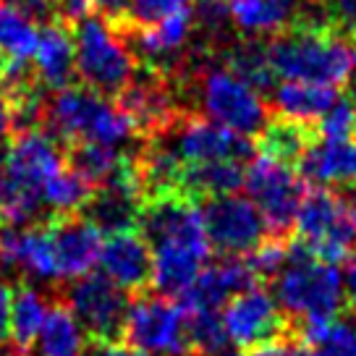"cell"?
Returning <instances> with one entry per match:
<instances>
[{"label":"cell","instance_id":"cell-1","mask_svg":"<svg viewBox=\"0 0 356 356\" xmlns=\"http://www.w3.org/2000/svg\"><path fill=\"white\" fill-rule=\"evenodd\" d=\"M139 234L152 249L157 296H184L210 259V238L197 202L184 194L152 197L142 207Z\"/></svg>","mask_w":356,"mask_h":356},{"label":"cell","instance_id":"cell-2","mask_svg":"<svg viewBox=\"0 0 356 356\" xmlns=\"http://www.w3.org/2000/svg\"><path fill=\"white\" fill-rule=\"evenodd\" d=\"M275 76L338 87L356 74V40L325 24L296 22L267 40Z\"/></svg>","mask_w":356,"mask_h":356},{"label":"cell","instance_id":"cell-3","mask_svg":"<svg viewBox=\"0 0 356 356\" xmlns=\"http://www.w3.org/2000/svg\"><path fill=\"white\" fill-rule=\"evenodd\" d=\"M47 134L68 145H102L118 149L139 136L136 123L121 105L87 87H66L44 100Z\"/></svg>","mask_w":356,"mask_h":356},{"label":"cell","instance_id":"cell-4","mask_svg":"<svg viewBox=\"0 0 356 356\" xmlns=\"http://www.w3.org/2000/svg\"><path fill=\"white\" fill-rule=\"evenodd\" d=\"M3 170L6 191L0 200V215L13 225H26L42 210L44 186L63 170V149L53 134L29 129L8 145Z\"/></svg>","mask_w":356,"mask_h":356},{"label":"cell","instance_id":"cell-5","mask_svg":"<svg viewBox=\"0 0 356 356\" xmlns=\"http://www.w3.org/2000/svg\"><path fill=\"white\" fill-rule=\"evenodd\" d=\"M280 309L293 320H335L348 312L343 275L335 265L320 262L293 238L289 259L275 280Z\"/></svg>","mask_w":356,"mask_h":356},{"label":"cell","instance_id":"cell-6","mask_svg":"<svg viewBox=\"0 0 356 356\" xmlns=\"http://www.w3.org/2000/svg\"><path fill=\"white\" fill-rule=\"evenodd\" d=\"M76 76L102 97L123 95L136 79V56L118 26L102 16H87L74 29Z\"/></svg>","mask_w":356,"mask_h":356},{"label":"cell","instance_id":"cell-7","mask_svg":"<svg viewBox=\"0 0 356 356\" xmlns=\"http://www.w3.org/2000/svg\"><path fill=\"white\" fill-rule=\"evenodd\" d=\"M186 79H189L191 95L200 105V115L241 136L246 134L257 136L265 129L273 111H267L259 92L246 87L234 71H228L225 66L200 63L194 71H189Z\"/></svg>","mask_w":356,"mask_h":356},{"label":"cell","instance_id":"cell-8","mask_svg":"<svg viewBox=\"0 0 356 356\" xmlns=\"http://www.w3.org/2000/svg\"><path fill=\"white\" fill-rule=\"evenodd\" d=\"M293 238L307 246L312 257L327 265H338L356 254V222L346 210L341 191L323 186L307 189Z\"/></svg>","mask_w":356,"mask_h":356},{"label":"cell","instance_id":"cell-9","mask_svg":"<svg viewBox=\"0 0 356 356\" xmlns=\"http://www.w3.org/2000/svg\"><path fill=\"white\" fill-rule=\"evenodd\" d=\"M149 142H157L181 168L207 163H249L254 155V145L246 136L212 123L200 113H184L165 134Z\"/></svg>","mask_w":356,"mask_h":356},{"label":"cell","instance_id":"cell-10","mask_svg":"<svg viewBox=\"0 0 356 356\" xmlns=\"http://www.w3.org/2000/svg\"><path fill=\"white\" fill-rule=\"evenodd\" d=\"M304 184L307 181L296 168L270 157H257L246 168L244 189L249 191V200L257 204V210L262 212L267 234L273 238H293L301 200L307 194Z\"/></svg>","mask_w":356,"mask_h":356},{"label":"cell","instance_id":"cell-11","mask_svg":"<svg viewBox=\"0 0 356 356\" xmlns=\"http://www.w3.org/2000/svg\"><path fill=\"white\" fill-rule=\"evenodd\" d=\"M126 343L145 356H184L191 351L186 312L168 296H139L126 312Z\"/></svg>","mask_w":356,"mask_h":356},{"label":"cell","instance_id":"cell-12","mask_svg":"<svg viewBox=\"0 0 356 356\" xmlns=\"http://www.w3.org/2000/svg\"><path fill=\"white\" fill-rule=\"evenodd\" d=\"M202 222L210 246L222 257H249L265 244L270 234L257 204L238 194L202 202Z\"/></svg>","mask_w":356,"mask_h":356},{"label":"cell","instance_id":"cell-13","mask_svg":"<svg viewBox=\"0 0 356 356\" xmlns=\"http://www.w3.org/2000/svg\"><path fill=\"white\" fill-rule=\"evenodd\" d=\"M225 335L241 348H254L286 335H299V323L280 309V304L265 291V286L238 293L222 309Z\"/></svg>","mask_w":356,"mask_h":356},{"label":"cell","instance_id":"cell-14","mask_svg":"<svg viewBox=\"0 0 356 356\" xmlns=\"http://www.w3.org/2000/svg\"><path fill=\"white\" fill-rule=\"evenodd\" d=\"M68 309L74 312L81 327L92 335L97 343L100 341H113L118 333H123L126 323V291H121L113 280L105 275H87L81 280H74L68 291Z\"/></svg>","mask_w":356,"mask_h":356},{"label":"cell","instance_id":"cell-15","mask_svg":"<svg viewBox=\"0 0 356 356\" xmlns=\"http://www.w3.org/2000/svg\"><path fill=\"white\" fill-rule=\"evenodd\" d=\"M58 280H81L100 265L102 234L89 218H58L47 228Z\"/></svg>","mask_w":356,"mask_h":356},{"label":"cell","instance_id":"cell-16","mask_svg":"<svg viewBox=\"0 0 356 356\" xmlns=\"http://www.w3.org/2000/svg\"><path fill=\"white\" fill-rule=\"evenodd\" d=\"M100 267L121 291H142L152 283V249L139 231L113 234L102 244Z\"/></svg>","mask_w":356,"mask_h":356},{"label":"cell","instance_id":"cell-17","mask_svg":"<svg viewBox=\"0 0 356 356\" xmlns=\"http://www.w3.org/2000/svg\"><path fill=\"white\" fill-rule=\"evenodd\" d=\"M0 270H16L34 280H58L47 228L11 225L0 231Z\"/></svg>","mask_w":356,"mask_h":356},{"label":"cell","instance_id":"cell-18","mask_svg":"<svg viewBox=\"0 0 356 356\" xmlns=\"http://www.w3.org/2000/svg\"><path fill=\"white\" fill-rule=\"evenodd\" d=\"M320 142H323V136H320L317 121H301V118H291V115L273 111L265 129L257 134L254 147L262 152V157L299 168L307 152Z\"/></svg>","mask_w":356,"mask_h":356},{"label":"cell","instance_id":"cell-19","mask_svg":"<svg viewBox=\"0 0 356 356\" xmlns=\"http://www.w3.org/2000/svg\"><path fill=\"white\" fill-rule=\"evenodd\" d=\"M34 79L44 89H66L76 74V53L74 34L60 22H50L40 29L37 50H34Z\"/></svg>","mask_w":356,"mask_h":356},{"label":"cell","instance_id":"cell-20","mask_svg":"<svg viewBox=\"0 0 356 356\" xmlns=\"http://www.w3.org/2000/svg\"><path fill=\"white\" fill-rule=\"evenodd\" d=\"M296 170L304 181H312L323 189L356 186V139L314 145Z\"/></svg>","mask_w":356,"mask_h":356},{"label":"cell","instance_id":"cell-21","mask_svg":"<svg viewBox=\"0 0 356 356\" xmlns=\"http://www.w3.org/2000/svg\"><path fill=\"white\" fill-rule=\"evenodd\" d=\"M238 32L254 40H270L299 22L301 0H225Z\"/></svg>","mask_w":356,"mask_h":356},{"label":"cell","instance_id":"cell-22","mask_svg":"<svg viewBox=\"0 0 356 356\" xmlns=\"http://www.w3.org/2000/svg\"><path fill=\"white\" fill-rule=\"evenodd\" d=\"M299 338L312 356H356V312L348 309L335 320H296Z\"/></svg>","mask_w":356,"mask_h":356},{"label":"cell","instance_id":"cell-23","mask_svg":"<svg viewBox=\"0 0 356 356\" xmlns=\"http://www.w3.org/2000/svg\"><path fill=\"white\" fill-rule=\"evenodd\" d=\"M50 312V301L44 299L42 291L24 283L16 289L11 299V323H8V338H11L16 354L26 356L40 338L44 320Z\"/></svg>","mask_w":356,"mask_h":356},{"label":"cell","instance_id":"cell-24","mask_svg":"<svg viewBox=\"0 0 356 356\" xmlns=\"http://www.w3.org/2000/svg\"><path fill=\"white\" fill-rule=\"evenodd\" d=\"M40 29L13 0H0V58L3 63H29L37 50Z\"/></svg>","mask_w":356,"mask_h":356},{"label":"cell","instance_id":"cell-25","mask_svg":"<svg viewBox=\"0 0 356 356\" xmlns=\"http://www.w3.org/2000/svg\"><path fill=\"white\" fill-rule=\"evenodd\" d=\"M34 346H37V356H84L87 330L81 327L68 307L53 304Z\"/></svg>","mask_w":356,"mask_h":356},{"label":"cell","instance_id":"cell-26","mask_svg":"<svg viewBox=\"0 0 356 356\" xmlns=\"http://www.w3.org/2000/svg\"><path fill=\"white\" fill-rule=\"evenodd\" d=\"M341 100L338 89L309 81H286L275 89V113L301 118V121H320L325 113Z\"/></svg>","mask_w":356,"mask_h":356},{"label":"cell","instance_id":"cell-27","mask_svg":"<svg viewBox=\"0 0 356 356\" xmlns=\"http://www.w3.org/2000/svg\"><path fill=\"white\" fill-rule=\"evenodd\" d=\"M225 68L234 71L246 87L254 92H270L275 71L267 58V44L262 40L246 37L241 42H234L225 47Z\"/></svg>","mask_w":356,"mask_h":356},{"label":"cell","instance_id":"cell-28","mask_svg":"<svg viewBox=\"0 0 356 356\" xmlns=\"http://www.w3.org/2000/svg\"><path fill=\"white\" fill-rule=\"evenodd\" d=\"M68 163H71V170L84 178L92 189L108 186L129 165V160L118 149L102 145H71Z\"/></svg>","mask_w":356,"mask_h":356},{"label":"cell","instance_id":"cell-29","mask_svg":"<svg viewBox=\"0 0 356 356\" xmlns=\"http://www.w3.org/2000/svg\"><path fill=\"white\" fill-rule=\"evenodd\" d=\"M95 197V189L84 178L74 173L71 168H63L42 191V204L58 218H74V212L84 210Z\"/></svg>","mask_w":356,"mask_h":356},{"label":"cell","instance_id":"cell-30","mask_svg":"<svg viewBox=\"0 0 356 356\" xmlns=\"http://www.w3.org/2000/svg\"><path fill=\"white\" fill-rule=\"evenodd\" d=\"M189 8L191 0H131L123 22L129 24V29H145Z\"/></svg>","mask_w":356,"mask_h":356},{"label":"cell","instance_id":"cell-31","mask_svg":"<svg viewBox=\"0 0 356 356\" xmlns=\"http://www.w3.org/2000/svg\"><path fill=\"white\" fill-rule=\"evenodd\" d=\"M231 24L234 22H231L225 0H197V6H194V26L210 42H225Z\"/></svg>","mask_w":356,"mask_h":356},{"label":"cell","instance_id":"cell-32","mask_svg":"<svg viewBox=\"0 0 356 356\" xmlns=\"http://www.w3.org/2000/svg\"><path fill=\"white\" fill-rule=\"evenodd\" d=\"M320 126V136L323 142H346V139H356V115L351 108V100H338L317 121Z\"/></svg>","mask_w":356,"mask_h":356},{"label":"cell","instance_id":"cell-33","mask_svg":"<svg viewBox=\"0 0 356 356\" xmlns=\"http://www.w3.org/2000/svg\"><path fill=\"white\" fill-rule=\"evenodd\" d=\"M327 26L356 40V0H314Z\"/></svg>","mask_w":356,"mask_h":356},{"label":"cell","instance_id":"cell-34","mask_svg":"<svg viewBox=\"0 0 356 356\" xmlns=\"http://www.w3.org/2000/svg\"><path fill=\"white\" fill-rule=\"evenodd\" d=\"M246 356H312V351L299 335H286V338H278V341L246 348Z\"/></svg>","mask_w":356,"mask_h":356},{"label":"cell","instance_id":"cell-35","mask_svg":"<svg viewBox=\"0 0 356 356\" xmlns=\"http://www.w3.org/2000/svg\"><path fill=\"white\" fill-rule=\"evenodd\" d=\"M95 3L92 0H56V11L66 19V22H84L87 16H92Z\"/></svg>","mask_w":356,"mask_h":356},{"label":"cell","instance_id":"cell-36","mask_svg":"<svg viewBox=\"0 0 356 356\" xmlns=\"http://www.w3.org/2000/svg\"><path fill=\"white\" fill-rule=\"evenodd\" d=\"M92 3L102 13V19H108L111 24L123 22L129 13V6H131V0H92Z\"/></svg>","mask_w":356,"mask_h":356},{"label":"cell","instance_id":"cell-37","mask_svg":"<svg viewBox=\"0 0 356 356\" xmlns=\"http://www.w3.org/2000/svg\"><path fill=\"white\" fill-rule=\"evenodd\" d=\"M89 356H145V354L136 351L134 346L121 343V341H100V343H95Z\"/></svg>","mask_w":356,"mask_h":356},{"label":"cell","instance_id":"cell-38","mask_svg":"<svg viewBox=\"0 0 356 356\" xmlns=\"http://www.w3.org/2000/svg\"><path fill=\"white\" fill-rule=\"evenodd\" d=\"M11 299L13 293L6 283H0V343L8 338V323H11Z\"/></svg>","mask_w":356,"mask_h":356},{"label":"cell","instance_id":"cell-39","mask_svg":"<svg viewBox=\"0 0 356 356\" xmlns=\"http://www.w3.org/2000/svg\"><path fill=\"white\" fill-rule=\"evenodd\" d=\"M11 126H13V100L11 95H8V89L3 87V81H0V139L11 131Z\"/></svg>","mask_w":356,"mask_h":356},{"label":"cell","instance_id":"cell-40","mask_svg":"<svg viewBox=\"0 0 356 356\" xmlns=\"http://www.w3.org/2000/svg\"><path fill=\"white\" fill-rule=\"evenodd\" d=\"M343 289H346V301H348V309L356 312V254H351L348 259H346Z\"/></svg>","mask_w":356,"mask_h":356},{"label":"cell","instance_id":"cell-41","mask_svg":"<svg viewBox=\"0 0 356 356\" xmlns=\"http://www.w3.org/2000/svg\"><path fill=\"white\" fill-rule=\"evenodd\" d=\"M13 3H19L32 19L34 16H50L56 11V0H13Z\"/></svg>","mask_w":356,"mask_h":356},{"label":"cell","instance_id":"cell-42","mask_svg":"<svg viewBox=\"0 0 356 356\" xmlns=\"http://www.w3.org/2000/svg\"><path fill=\"white\" fill-rule=\"evenodd\" d=\"M3 191H6V170L0 165V200H3Z\"/></svg>","mask_w":356,"mask_h":356},{"label":"cell","instance_id":"cell-43","mask_svg":"<svg viewBox=\"0 0 356 356\" xmlns=\"http://www.w3.org/2000/svg\"><path fill=\"white\" fill-rule=\"evenodd\" d=\"M351 108H354V115H356V89H354V95H351Z\"/></svg>","mask_w":356,"mask_h":356},{"label":"cell","instance_id":"cell-44","mask_svg":"<svg viewBox=\"0 0 356 356\" xmlns=\"http://www.w3.org/2000/svg\"><path fill=\"white\" fill-rule=\"evenodd\" d=\"M210 356H238V354H228V351H220V354H210Z\"/></svg>","mask_w":356,"mask_h":356},{"label":"cell","instance_id":"cell-45","mask_svg":"<svg viewBox=\"0 0 356 356\" xmlns=\"http://www.w3.org/2000/svg\"><path fill=\"white\" fill-rule=\"evenodd\" d=\"M0 278H3V270H0ZM0 283H3V280H0Z\"/></svg>","mask_w":356,"mask_h":356},{"label":"cell","instance_id":"cell-46","mask_svg":"<svg viewBox=\"0 0 356 356\" xmlns=\"http://www.w3.org/2000/svg\"><path fill=\"white\" fill-rule=\"evenodd\" d=\"M0 356H6V354H3V351H0Z\"/></svg>","mask_w":356,"mask_h":356}]
</instances>
